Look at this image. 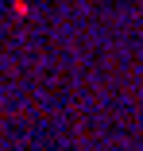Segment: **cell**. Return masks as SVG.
Here are the masks:
<instances>
[{
    "instance_id": "cell-1",
    "label": "cell",
    "mask_w": 143,
    "mask_h": 151,
    "mask_svg": "<svg viewBox=\"0 0 143 151\" xmlns=\"http://www.w3.org/2000/svg\"><path fill=\"white\" fill-rule=\"evenodd\" d=\"M12 12H16V16H23V19H27V16H31V4H27V0H16V4H12Z\"/></svg>"
}]
</instances>
